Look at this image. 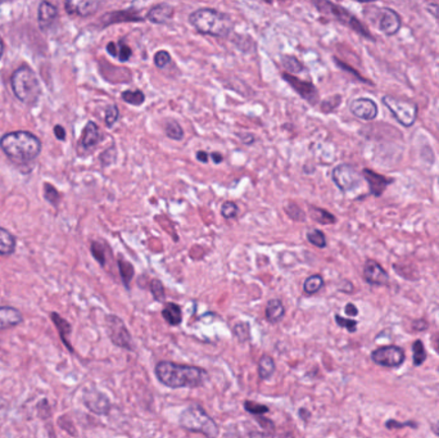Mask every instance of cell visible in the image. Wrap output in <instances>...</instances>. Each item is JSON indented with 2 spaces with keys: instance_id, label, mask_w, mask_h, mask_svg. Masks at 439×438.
Instances as JSON below:
<instances>
[{
  "instance_id": "6da1fadb",
  "label": "cell",
  "mask_w": 439,
  "mask_h": 438,
  "mask_svg": "<svg viewBox=\"0 0 439 438\" xmlns=\"http://www.w3.org/2000/svg\"><path fill=\"white\" fill-rule=\"evenodd\" d=\"M156 375L162 384L169 388L201 387L208 380L207 371L202 368L172 362H158Z\"/></svg>"
},
{
  "instance_id": "7a4b0ae2",
  "label": "cell",
  "mask_w": 439,
  "mask_h": 438,
  "mask_svg": "<svg viewBox=\"0 0 439 438\" xmlns=\"http://www.w3.org/2000/svg\"><path fill=\"white\" fill-rule=\"evenodd\" d=\"M0 148L13 162L27 163L42 153V142L33 133L21 130L3 135L0 138Z\"/></svg>"
},
{
  "instance_id": "3957f363",
  "label": "cell",
  "mask_w": 439,
  "mask_h": 438,
  "mask_svg": "<svg viewBox=\"0 0 439 438\" xmlns=\"http://www.w3.org/2000/svg\"><path fill=\"white\" fill-rule=\"evenodd\" d=\"M188 21L199 34L215 38H228L234 30L233 18L217 9H197L189 15Z\"/></svg>"
},
{
  "instance_id": "277c9868",
  "label": "cell",
  "mask_w": 439,
  "mask_h": 438,
  "mask_svg": "<svg viewBox=\"0 0 439 438\" xmlns=\"http://www.w3.org/2000/svg\"><path fill=\"white\" fill-rule=\"evenodd\" d=\"M10 86L18 101L33 106L42 95V86L33 68L22 65L12 74Z\"/></svg>"
},
{
  "instance_id": "5b68a950",
  "label": "cell",
  "mask_w": 439,
  "mask_h": 438,
  "mask_svg": "<svg viewBox=\"0 0 439 438\" xmlns=\"http://www.w3.org/2000/svg\"><path fill=\"white\" fill-rule=\"evenodd\" d=\"M180 425L189 432L202 433L207 438H217L220 433L216 421L198 405L189 406L181 413Z\"/></svg>"
},
{
  "instance_id": "8992f818",
  "label": "cell",
  "mask_w": 439,
  "mask_h": 438,
  "mask_svg": "<svg viewBox=\"0 0 439 438\" xmlns=\"http://www.w3.org/2000/svg\"><path fill=\"white\" fill-rule=\"evenodd\" d=\"M313 6L316 8L320 10L321 13H325V15H329L331 17L336 18L338 21L339 24L349 27L351 30H354L355 33L358 35H361L366 39H370V40H375L372 33L367 30V27L363 25V22L355 17L351 12H348L346 8L340 7L336 3H331V1H326V0H319V1H313Z\"/></svg>"
},
{
  "instance_id": "52a82bcc",
  "label": "cell",
  "mask_w": 439,
  "mask_h": 438,
  "mask_svg": "<svg viewBox=\"0 0 439 438\" xmlns=\"http://www.w3.org/2000/svg\"><path fill=\"white\" fill-rule=\"evenodd\" d=\"M383 103L402 127H411L414 125L417 117V106L415 103L397 99L390 95L383 97Z\"/></svg>"
},
{
  "instance_id": "ba28073f",
  "label": "cell",
  "mask_w": 439,
  "mask_h": 438,
  "mask_svg": "<svg viewBox=\"0 0 439 438\" xmlns=\"http://www.w3.org/2000/svg\"><path fill=\"white\" fill-rule=\"evenodd\" d=\"M331 179L342 192H351L360 186L363 177V174H360L355 166L342 163L334 168L331 172Z\"/></svg>"
},
{
  "instance_id": "9c48e42d",
  "label": "cell",
  "mask_w": 439,
  "mask_h": 438,
  "mask_svg": "<svg viewBox=\"0 0 439 438\" xmlns=\"http://www.w3.org/2000/svg\"><path fill=\"white\" fill-rule=\"evenodd\" d=\"M106 321H107V330H108L110 341L124 350L134 351L135 345L125 323L116 315H108L106 318Z\"/></svg>"
},
{
  "instance_id": "30bf717a",
  "label": "cell",
  "mask_w": 439,
  "mask_h": 438,
  "mask_svg": "<svg viewBox=\"0 0 439 438\" xmlns=\"http://www.w3.org/2000/svg\"><path fill=\"white\" fill-rule=\"evenodd\" d=\"M372 362L387 368H397L405 362V352L397 346L379 347L372 354Z\"/></svg>"
},
{
  "instance_id": "8fae6325",
  "label": "cell",
  "mask_w": 439,
  "mask_h": 438,
  "mask_svg": "<svg viewBox=\"0 0 439 438\" xmlns=\"http://www.w3.org/2000/svg\"><path fill=\"white\" fill-rule=\"evenodd\" d=\"M281 77L287 81L289 86H292V89L296 90L297 94H298L302 99L308 102L311 106H315V104L319 103V99H320L319 92H317L316 86H315L313 83L304 81V80L298 79V77L295 76V75L287 74V72H283Z\"/></svg>"
},
{
  "instance_id": "7c38bea8",
  "label": "cell",
  "mask_w": 439,
  "mask_h": 438,
  "mask_svg": "<svg viewBox=\"0 0 439 438\" xmlns=\"http://www.w3.org/2000/svg\"><path fill=\"white\" fill-rule=\"evenodd\" d=\"M145 17H143L135 9H121V10H113L110 13H106L101 16V27L116 25V24H124V22H144Z\"/></svg>"
},
{
  "instance_id": "4fadbf2b",
  "label": "cell",
  "mask_w": 439,
  "mask_h": 438,
  "mask_svg": "<svg viewBox=\"0 0 439 438\" xmlns=\"http://www.w3.org/2000/svg\"><path fill=\"white\" fill-rule=\"evenodd\" d=\"M363 279L372 286H387L389 277L387 271L381 268L379 262L367 260L363 266Z\"/></svg>"
},
{
  "instance_id": "5bb4252c",
  "label": "cell",
  "mask_w": 439,
  "mask_h": 438,
  "mask_svg": "<svg viewBox=\"0 0 439 438\" xmlns=\"http://www.w3.org/2000/svg\"><path fill=\"white\" fill-rule=\"evenodd\" d=\"M349 110L356 117L365 121H372L378 116V106L369 98H358L349 104Z\"/></svg>"
},
{
  "instance_id": "9a60e30c",
  "label": "cell",
  "mask_w": 439,
  "mask_h": 438,
  "mask_svg": "<svg viewBox=\"0 0 439 438\" xmlns=\"http://www.w3.org/2000/svg\"><path fill=\"white\" fill-rule=\"evenodd\" d=\"M101 6V1L94 0H67L65 3V8L67 10L68 15H77L81 17L92 16Z\"/></svg>"
},
{
  "instance_id": "2e32d148",
  "label": "cell",
  "mask_w": 439,
  "mask_h": 438,
  "mask_svg": "<svg viewBox=\"0 0 439 438\" xmlns=\"http://www.w3.org/2000/svg\"><path fill=\"white\" fill-rule=\"evenodd\" d=\"M175 8L169 3H160L148 10L145 18L154 25H166L174 18Z\"/></svg>"
},
{
  "instance_id": "e0dca14e",
  "label": "cell",
  "mask_w": 439,
  "mask_h": 438,
  "mask_svg": "<svg viewBox=\"0 0 439 438\" xmlns=\"http://www.w3.org/2000/svg\"><path fill=\"white\" fill-rule=\"evenodd\" d=\"M84 403L89 410L99 415L110 413V403L107 396H104L98 391H89L85 394Z\"/></svg>"
},
{
  "instance_id": "ac0fdd59",
  "label": "cell",
  "mask_w": 439,
  "mask_h": 438,
  "mask_svg": "<svg viewBox=\"0 0 439 438\" xmlns=\"http://www.w3.org/2000/svg\"><path fill=\"white\" fill-rule=\"evenodd\" d=\"M363 177L370 186V193L375 197H380L381 194L384 193L389 184L393 181L392 179L380 175L378 172L370 169H363Z\"/></svg>"
},
{
  "instance_id": "d6986e66",
  "label": "cell",
  "mask_w": 439,
  "mask_h": 438,
  "mask_svg": "<svg viewBox=\"0 0 439 438\" xmlns=\"http://www.w3.org/2000/svg\"><path fill=\"white\" fill-rule=\"evenodd\" d=\"M380 31H383L384 34L392 35L397 34L401 29V17L396 10L390 8H384L381 10V17L379 22Z\"/></svg>"
},
{
  "instance_id": "ffe728a7",
  "label": "cell",
  "mask_w": 439,
  "mask_h": 438,
  "mask_svg": "<svg viewBox=\"0 0 439 438\" xmlns=\"http://www.w3.org/2000/svg\"><path fill=\"white\" fill-rule=\"evenodd\" d=\"M101 139L99 127L93 121H89L83 130V135L80 139V147L84 148L85 151H92L99 144Z\"/></svg>"
},
{
  "instance_id": "44dd1931",
  "label": "cell",
  "mask_w": 439,
  "mask_h": 438,
  "mask_svg": "<svg viewBox=\"0 0 439 438\" xmlns=\"http://www.w3.org/2000/svg\"><path fill=\"white\" fill-rule=\"evenodd\" d=\"M58 17V9L49 1H42L38 10V21L42 30L49 29Z\"/></svg>"
},
{
  "instance_id": "7402d4cb",
  "label": "cell",
  "mask_w": 439,
  "mask_h": 438,
  "mask_svg": "<svg viewBox=\"0 0 439 438\" xmlns=\"http://www.w3.org/2000/svg\"><path fill=\"white\" fill-rule=\"evenodd\" d=\"M22 321V315L15 307H0V329H8L16 327Z\"/></svg>"
},
{
  "instance_id": "603a6c76",
  "label": "cell",
  "mask_w": 439,
  "mask_h": 438,
  "mask_svg": "<svg viewBox=\"0 0 439 438\" xmlns=\"http://www.w3.org/2000/svg\"><path fill=\"white\" fill-rule=\"evenodd\" d=\"M284 314H285V309H284V305L280 300L274 298V300H270L267 302V306H266V319L270 323H274V324L279 323L284 318Z\"/></svg>"
},
{
  "instance_id": "cb8c5ba5",
  "label": "cell",
  "mask_w": 439,
  "mask_h": 438,
  "mask_svg": "<svg viewBox=\"0 0 439 438\" xmlns=\"http://www.w3.org/2000/svg\"><path fill=\"white\" fill-rule=\"evenodd\" d=\"M162 316L163 319L167 321L171 327H178L183 321V314H181V307L176 304H169L165 306V309L162 310Z\"/></svg>"
},
{
  "instance_id": "d4e9b609",
  "label": "cell",
  "mask_w": 439,
  "mask_h": 438,
  "mask_svg": "<svg viewBox=\"0 0 439 438\" xmlns=\"http://www.w3.org/2000/svg\"><path fill=\"white\" fill-rule=\"evenodd\" d=\"M16 250V238L7 229L0 228V254L9 256Z\"/></svg>"
},
{
  "instance_id": "484cf974",
  "label": "cell",
  "mask_w": 439,
  "mask_h": 438,
  "mask_svg": "<svg viewBox=\"0 0 439 438\" xmlns=\"http://www.w3.org/2000/svg\"><path fill=\"white\" fill-rule=\"evenodd\" d=\"M308 212H310V218L313 221L322 224V225H331V224L337 222V219H336V216L333 213H330L329 211L324 210V209H320V207L310 206Z\"/></svg>"
},
{
  "instance_id": "4316f807",
  "label": "cell",
  "mask_w": 439,
  "mask_h": 438,
  "mask_svg": "<svg viewBox=\"0 0 439 438\" xmlns=\"http://www.w3.org/2000/svg\"><path fill=\"white\" fill-rule=\"evenodd\" d=\"M276 371V365L274 359L269 355H263L258 362V375L263 380H269Z\"/></svg>"
},
{
  "instance_id": "83f0119b",
  "label": "cell",
  "mask_w": 439,
  "mask_h": 438,
  "mask_svg": "<svg viewBox=\"0 0 439 438\" xmlns=\"http://www.w3.org/2000/svg\"><path fill=\"white\" fill-rule=\"evenodd\" d=\"M165 134L172 140H181L184 138V129L175 120H167L163 125Z\"/></svg>"
},
{
  "instance_id": "f1b7e54d",
  "label": "cell",
  "mask_w": 439,
  "mask_h": 438,
  "mask_svg": "<svg viewBox=\"0 0 439 438\" xmlns=\"http://www.w3.org/2000/svg\"><path fill=\"white\" fill-rule=\"evenodd\" d=\"M117 265H119V275H121V278H122V282H124V284H125V286L129 289V288H130V283H131V280H133L134 275H135L134 266H133V263L125 261V260H122V259H119Z\"/></svg>"
},
{
  "instance_id": "f546056e",
  "label": "cell",
  "mask_w": 439,
  "mask_h": 438,
  "mask_svg": "<svg viewBox=\"0 0 439 438\" xmlns=\"http://www.w3.org/2000/svg\"><path fill=\"white\" fill-rule=\"evenodd\" d=\"M324 286V279L319 274L311 275L304 280V291L306 295H315Z\"/></svg>"
},
{
  "instance_id": "4dcf8cb0",
  "label": "cell",
  "mask_w": 439,
  "mask_h": 438,
  "mask_svg": "<svg viewBox=\"0 0 439 438\" xmlns=\"http://www.w3.org/2000/svg\"><path fill=\"white\" fill-rule=\"evenodd\" d=\"M51 319L53 321L56 323V327L58 328L60 333V338H62V341L65 342V345L67 346L68 348L72 351V347L69 346V342H68L67 336L71 333V327H69V324H68L67 321H65V319H62L60 315H57L56 312H53L51 314Z\"/></svg>"
},
{
  "instance_id": "1f68e13d",
  "label": "cell",
  "mask_w": 439,
  "mask_h": 438,
  "mask_svg": "<svg viewBox=\"0 0 439 438\" xmlns=\"http://www.w3.org/2000/svg\"><path fill=\"white\" fill-rule=\"evenodd\" d=\"M281 66L285 68L287 74H298L304 70V65L295 56H281Z\"/></svg>"
},
{
  "instance_id": "d6a6232c",
  "label": "cell",
  "mask_w": 439,
  "mask_h": 438,
  "mask_svg": "<svg viewBox=\"0 0 439 438\" xmlns=\"http://www.w3.org/2000/svg\"><path fill=\"white\" fill-rule=\"evenodd\" d=\"M122 101L126 102L131 106H142L145 102V95L142 90H125L121 94Z\"/></svg>"
},
{
  "instance_id": "836d02e7",
  "label": "cell",
  "mask_w": 439,
  "mask_h": 438,
  "mask_svg": "<svg viewBox=\"0 0 439 438\" xmlns=\"http://www.w3.org/2000/svg\"><path fill=\"white\" fill-rule=\"evenodd\" d=\"M307 241L317 248H325L328 245L326 236L319 229H311L307 232Z\"/></svg>"
},
{
  "instance_id": "e575fe53",
  "label": "cell",
  "mask_w": 439,
  "mask_h": 438,
  "mask_svg": "<svg viewBox=\"0 0 439 438\" xmlns=\"http://www.w3.org/2000/svg\"><path fill=\"white\" fill-rule=\"evenodd\" d=\"M284 210L290 219L295 221H306V212L296 202L288 201L284 206Z\"/></svg>"
},
{
  "instance_id": "d590c367",
  "label": "cell",
  "mask_w": 439,
  "mask_h": 438,
  "mask_svg": "<svg viewBox=\"0 0 439 438\" xmlns=\"http://www.w3.org/2000/svg\"><path fill=\"white\" fill-rule=\"evenodd\" d=\"M234 336L237 338L239 342L245 343L248 342L251 339V328H249V324L242 321V323H238L237 325L234 327Z\"/></svg>"
},
{
  "instance_id": "8d00e7d4",
  "label": "cell",
  "mask_w": 439,
  "mask_h": 438,
  "mask_svg": "<svg viewBox=\"0 0 439 438\" xmlns=\"http://www.w3.org/2000/svg\"><path fill=\"white\" fill-rule=\"evenodd\" d=\"M44 197H45V200H47L48 202L51 203V204L56 206V207L60 204V192L56 189V186H51L49 183H45V184H44Z\"/></svg>"
},
{
  "instance_id": "74e56055",
  "label": "cell",
  "mask_w": 439,
  "mask_h": 438,
  "mask_svg": "<svg viewBox=\"0 0 439 438\" xmlns=\"http://www.w3.org/2000/svg\"><path fill=\"white\" fill-rule=\"evenodd\" d=\"M245 409L248 413L252 414L256 418L257 416H262L265 414L269 413L270 409L266 406V405L257 404L254 401H245Z\"/></svg>"
},
{
  "instance_id": "f35d334b",
  "label": "cell",
  "mask_w": 439,
  "mask_h": 438,
  "mask_svg": "<svg viewBox=\"0 0 439 438\" xmlns=\"http://www.w3.org/2000/svg\"><path fill=\"white\" fill-rule=\"evenodd\" d=\"M340 102H342V95H339V94L329 97V98H326L325 101H322V103H321V111L324 113H330V112L338 108Z\"/></svg>"
},
{
  "instance_id": "ab89813d",
  "label": "cell",
  "mask_w": 439,
  "mask_h": 438,
  "mask_svg": "<svg viewBox=\"0 0 439 438\" xmlns=\"http://www.w3.org/2000/svg\"><path fill=\"white\" fill-rule=\"evenodd\" d=\"M151 292H152L153 298L158 302H163L165 298H166V293H165V286L162 284V282L158 279H153L151 282Z\"/></svg>"
},
{
  "instance_id": "60d3db41",
  "label": "cell",
  "mask_w": 439,
  "mask_h": 438,
  "mask_svg": "<svg viewBox=\"0 0 439 438\" xmlns=\"http://www.w3.org/2000/svg\"><path fill=\"white\" fill-rule=\"evenodd\" d=\"M413 352H414V364L416 366H420L422 362L426 360V351L422 345V341H415L413 345Z\"/></svg>"
},
{
  "instance_id": "b9f144b4",
  "label": "cell",
  "mask_w": 439,
  "mask_h": 438,
  "mask_svg": "<svg viewBox=\"0 0 439 438\" xmlns=\"http://www.w3.org/2000/svg\"><path fill=\"white\" fill-rule=\"evenodd\" d=\"M119 107L116 106V104H110L107 107V110H106V117H104V121H106V125L107 127H112L117 121H119Z\"/></svg>"
},
{
  "instance_id": "7bdbcfd3",
  "label": "cell",
  "mask_w": 439,
  "mask_h": 438,
  "mask_svg": "<svg viewBox=\"0 0 439 438\" xmlns=\"http://www.w3.org/2000/svg\"><path fill=\"white\" fill-rule=\"evenodd\" d=\"M238 212H239V209H238L237 203L228 201L221 206V215L225 219L237 218Z\"/></svg>"
},
{
  "instance_id": "ee69618b",
  "label": "cell",
  "mask_w": 439,
  "mask_h": 438,
  "mask_svg": "<svg viewBox=\"0 0 439 438\" xmlns=\"http://www.w3.org/2000/svg\"><path fill=\"white\" fill-rule=\"evenodd\" d=\"M90 250H92V253H93L94 259L99 262L101 266H104L106 265V250H104V247L101 243H98V242H93Z\"/></svg>"
},
{
  "instance_id": "f6af8a7d",
  "label": "cell",
  "mask_w": 439,
  "mask_h": 438,
  "mask_svg": "<svg viewBox=\"0 0 439 438\" xmlns=\"http://www.w3.org/2000/svg\"><path fill=\"white\" fill-rule=\"evenodd\" d=\"M171 62V56L167 51H160L154 56V63L158 68H165Z\"/></svg>"
},
{
  "instance_id": "bcb514c9",
  "label": "cell",
  "mask_w": 439,
  "mask_h": 438,
  "mask_svg": "<svg viewBox=\"0 0 439 438\" xmlns=\"http://www.w3.org/2000/svg\"><path fill=\"white\" fill-rule=\"evenodd\" d=\"M336 321H337V324H338L339 327L346 328L347 330L351 332V333H354V332H356V329H357V321L342 318L340 315H336Z\"/></svg>"
},
{
  "instance_id": "7dc6e473",
  "label": "cell",
  "mask_w": 439,
  "mask_h": 438,
  "mask_svg": "<svg viewBox=\"0 0 439 438\" xmlns=\"http://www.w3.org/2000/svg\"><path fill=\"white\" fill-rule=\"evenodd\" d=\"M119 45V57L117 58L121 60V62H127L129 59L131 58V56H133V51H131V48L125 44V42H119L117 44Z\"/></svg>"
},
{
  "instance_id": "c3c4849f",
  "label": "cell",
  "mask_w": 439,
  "mask_h": 438,
  "mask_svg": "<svg viewBox=\"0 0 439 438\" xmlns=\"http://www.w3.org/2000/svg\"><path fill=\"white\" fill-rule=\"evenodd\" d=\"M334 60H336V63H337V66H339V67L342 68V70H346V71H349V74H352V75H355V76L357 77L358 80H361V81H363V83H367V80H366V79H363V77L361 76V75H360V74H358V72H357L356 70H354V68L349 67V66H348V65H346V63H343V62H342L340 59L334 58ZM367 84H369V83H367Z\"/></svg>"
},
{
  "instance_id": "681fc988",
  "label": "cell",
  "mask_w": 439,
  "mask_h": 438,
  "mask_svg": "<svg viewBox=\"0 0 439 438\" xmlns=\"http://www.w3.org/2000/svg\"><path fill=\"white\" fill-rule=\"evenodd\" d=\"M387 428L389 430H393V428H405L407 425H414V428H416V423H411V421H406V423H398L396 421H388L386 423Z\"/></svg>"
},
{
  "instance_id": "f907efd6",
  "label": "cell",
  "mask_w": 439,
  "mask_h": 438,
  "mask_svg": "<svg viewBox=\"0 0 439 438\" xmlns=\"http://www.w3.org/2000/svg\"><path fill=\"white\" fill-rule=\"evenodd\" d=\"M107 51L112 57H119V45L116 42H110L107 44Z\"/></svg>"
},
{
  "instance_id": "816d5d0a",
  "label": "cell",
  "mask_w": 439,
  "mask_h": 438,
  "mask_svg": "<svg viewBox=\"0 0 439 438\" xmlns=\"http://www.w3.org/2000/svg\"><path fill=\"white\" fill-rule=\"evenodd\" d=\"M54 134H56V138L58 140H65L66 139V130H65V127H60V125L54 127Z\"/></svg>"
},
{
  "instance_id": "f5cc1de1",
  "label": "cell",
  "mask_w": 439,
  "mask_h": 438,
  "mask_svg": "<svg viewBox=\"0 0 439 438\" xmlns=\"http://www.w3.org/2000/svg\"><path fill=\"white\" fill-rule=\"evenodd\" d=\"M251 436L252 438H293L290 435L283 437V436H275V435H270V433H256V432H254Z\"/></svg>"
},
{
  "instance_id": "db71d44e",
  "label": "cell",
  "mask_w": 439,
  "mask_h": 438,
  "mask_svg": "<svg viewBox=\"0 0 439 438\" xmlns=\"http://www.w3.org/2000/svg\"><path fill=\"white\" fill-rule=\"evenodd\" d=\"M345 311H346L348 316H357L358 315V309L354 304L347 305Z\"/></svg>"
},
{
  "instance_id": "11a10c76",
  "label": "cell",
  "mask_w": 439,
  "mask_h": 438,
  "mask_svg": "<svg viewBox=\"0 0 439 438\" xmlns=\"http://www.w3.org/2000/svg\"><path fill=\"white\" fill-rule=\"evenodd\" d=\"M413 328L415 330H425V329L428 328V324H426L425 321H416L413 324Z\"/></svg>"
},
{
  "instance_id": "9f6ffc18",
  "label": "cell",
  "mask_w": 439,
  "mask_h": 438,
  "mask_svg": "<svg viewBox=\"0 0 439 438\" xmlns=\"http://www.w3.org/2000/svg\"><path fill=\"white\" fill-rule=\"evenodd\" d=\"M428 12L431 13L437 19H439V4H429L428 6Z\"/></svg>"
},
{
  "instance_id": "6f0895ef",
  "label": "cell",
  "mask_w": 439,
  "mask_h": 438,
  "mask_svg": "<svg viewBox=\"0 0 439 438\" xmlns=\"http://www.w3.org/2000/svg\"><path fill=\"white\" fill-rule=\"evenodd\" d=\"M208 159H210V154L204 152V151H199V152L197 153V160L202 162V163H207Z\"/></svg>"
},
{
  "instance_id": "680465c9",
  "label": "cell",
  "mask_w": 439,
  "mask_h": 438,
  "mask_svg": "<svg viewBox=\"0 0 439 438\" xmlns=\"http://www.w3.org/2000/svg\"><path fill=\"white\" fill-rule=\"evenodd\" d=\"M239 138L243 140V143L251 145L254 142V136L252 134L239 135Z\"/></svg>"
},
{
  "instance_id": "91938a15",
  "label": "cell",
  "mask_w": 439,
  "mask_h": 438,
  "mask_svg": "<svg viewBox=\"0 0 439 438\" xmlns=\"http://www.w3.org/2000/svg\"><path fill=\"white\" fill-rule=\"evenodd\" d=\"M211 157H212V160H213V162H215L216 165H219V163H221V162H222V160H224V157H222V154H221V153H219V152L212 153Z\"/></svg>"
},
{
  "instance_id": "94428289",
  "label": "cell",
  "mask_w": 439,
  "mask_h": 438,
  "mask_svg": "<svg viewBox=\"0 0 439 438\" xmlns=\"http://www.w3.org/2000/svg\"><path fill=\"white\" fill-rule=\"evenodd\" d=\"M431 430H433V432H434V433H436V435H437L439 437V421L434 423V424L431 425Z\"/></svg>"
},
{
  "instance_id": "6125c7cd",
  "label": "cell",
  "mask_w": 439,
  "mask_h": 438,
  "mask_svg": "<svg viewBox=\"0 0 439 438\" xmlns=\"http://www.w3.org/2000/svg\"><path fill=\"white\" fill-rule=\"evenodd\" d=\"M3 53H4V42H3V39L0 38V58L3 57Z\"/></svg>"
},
{
  "instance_id": "be15d7a7",
  "label": "cell",
  "mask_w": 439,
  "mask_h": 438,
  "mask_svg": "<svg viewBox=\"0 0 439 438\" xmlns=\"http://www.w3.org/2000/svg\"><path fill=\"white\" fill-rule=\"evenodd\" d=\"M438 347H439V338H438Z\"/></svg>"
}]
</instances>
